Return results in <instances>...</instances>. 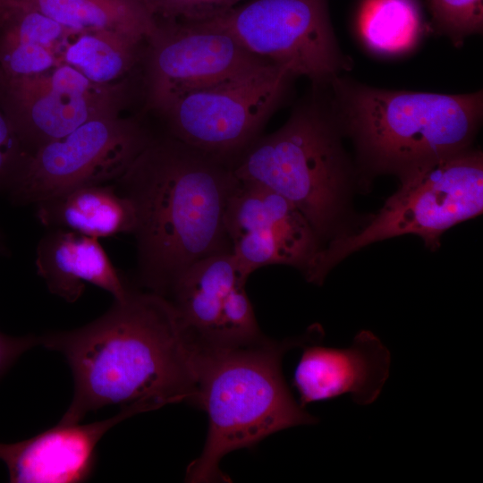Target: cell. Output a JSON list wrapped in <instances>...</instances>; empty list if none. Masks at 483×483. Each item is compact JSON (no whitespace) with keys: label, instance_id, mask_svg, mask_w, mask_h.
I'll list each match as a JSON object with an SVG mask.
<instances>
[{"label":"cell","instance_id":"obj_20","mask_svg":"<svg viewBox=\"0 0 483 483\" xmlns=\"http://www.w3.org/2000/svg\"><path fill=\"white\" fill-rule=\"evenodd\" d=\"M357 24L367 48L384 56L408 53L424 32L418 0H364Z\"/></svg>","mask_w":483,"mask_h":483},{"label":"cell","instance_id":"obj_17","mask_svg":"<svg viewBox=\"0 0 483 483\" xmlns=\"http://www.w3.org/2000/svg\"><path fill=\"white\" fill-rule=\"evenodd\" d=\"M36 217L48 229H64L93 238L133 233L131 201L108 183L87 185L40 200Z\"/></svg>","mask_w":483,"mask_h":483},{"label":"cell","instance_id":"obj_10","mask_svg":"<svg viewBox=\"0 0 483 483\" xmlns=\"http://www.w3.org/2000/svg\"><path fill=\"white\" fill-rule=\"evenodd\" d=\"M147 42L148 105L161 113L182 95L269 63L227 32L200 21H157Z\"/></svg>","mask_w":483,"mask_h":483},{"label":"cell","instance_id":"obj_9","mask_svg":"<svg viewBox=\"0 0 483 483\" xmlns=\"http://www.w3.org/2000/svg\"><path fill=\"white\" fill-rule=\"evenodd\" d=\"M151 139L140 124L115 113L93 118L29 155L8 191L11 201L34 205L75 188L115 181Z\"/></svg>","mask_w":483,"mask_h":483},{"label":"cell","instance_id":"obj_22","mask_svg":"<svg viewBox=\"0 0 483 483\" xmlns=\"http://www.w3.org/2000/svg\"><path fill=\"white\" fill-rule=\"evenodd\" d=\"M431 20L437 32L455 46L483 27V0H428Z\"/></svg>","mask_w":483,"mask_h":483},{"label":"cell","instance_id":"obj_12","mask_svg":"<svg viewBox=\"0 0 483 483\" xmlns=\"http://www.w3.org/2000/svg\"><path fill=\"white\" fill-rule=\"evenodd\" d=\"M293 374L301 406L349 395L360 405L379 396L389 376L391 356L379 338L360 331L346 348L305 344Z\"/></svg>","mask_w":483,"mask_h":483},{"label":"cell","instance_id":"obj_14","mask_svg":"<svg viewBox=\"0 0 483 483\" xmlns=\"http://www.w3.org/2000/svg\"><path fill=\"white\" fill-rule=\"evenodd\" d=\"M36 267L49 292L68 302L82 295L87 284L123 300L131 292L98 239L64 229H49L39 240Z\"/></svg>","mask_w":483,"mask_h":483},{"label":"cell","instance_id":"obj_8","mask_svg":"<svg viewBox=\"0 0 483 483\" xmlns=\"http://www.w3.org/2000/svg\"><path fill=\"white\" fill-rule=\"evenodd\" d=\"M230 34L252 55L326 87L348 66L327 0H250L199 21Z\"/></svg>","mask_w":483,"mask_h":483},{"label":"cell","instance_id":"obj_16","mask_svg":"<svg viewBox=\"0 0 483 483\" xmlns=\"http://www.w3.org/2000/svg\"><path fill=\"white\" fill-rule=\"evenodd\" d=\"M246 281L232 252L218 253L191 265L165 298L175 308L193 343L216 346L226 298Z\"/></svg>","mask_w":483,"mask_h":483},{"label":"cell","instance_id":"obj_4","mask_svg":"<svg viewBox=\"0 0 483 483\" xmlns=\"http://www.w3.org/2000/svg\"><path fill=\"white\" fill-rule=\"evenodd\" d=\"M330 106L363 161L402 175L468 148L483 113L482 91L466 94L389 90L337 76Z\"/></svg>","mask_w":483,"mask_h":483},{"label":"cell","instance_id":"obj_7","mask_svg":"<svg viewBox=\"0 0 483 483\" xmlns=\"http://www.w3.org/2000/svg\"><path fill=\"white\" fill-rule=\"evenodd\" d=\"M294 76L271 63L174 100L161 114L174 138L231 164L257 139Z\"/></svg>","mask_w":483,"mask_h":483},{"label":"cell","instance_id":"obj_19","mask_svg":"<svg viewBox=\"0 0 483 483\" xmlns=\"http://www.w3.org/2000/svg\"><path fill=\"white\" fill-rule=\"evenodd\" d=\"M144 41L148 38L119 31H79L65 46L63 63L90 81L107 86L132 68Z\"/></svg>","mask_w":483,"mask_h":483},{"label":"cell","instance_id":"obj_3","mask_svg":"<svg viewBox=\"0 0 483 483\" xmlns=\"http://www.w3.org/2000/svg\"><path fill=\"white\" fill-rule=\"evenodd\" d=\"M321 337L322 329L313 326L301 337L281 342L263 336L242 345H195V405L208 414V430L201 453L186 470L187 482L229 481L219 466L226 454L318 421L292 395L282 359L290 349Z\"/></svg>","mask_w":483,"mask_h":483},{"label":"cell","instance_id":"obj_5","mask_svg":"<svg viewBox=\"0 0 483 483\" xmlns=\"http://www.w3.org/2000/svg\"><path fill=\"white\" fill-rule=\"evenodd\" d=\"M339 128L329 102L314 90L282 127L257 138L232 163L234 175L292 202L319 240L335 228L345 199L348 167Z\"/></svg>","mask_w":483,"mask_h":483},{"label":"cell","instance_id":"obj_21","mask_svg":"<svg viewBox=\"0 0 483 483\" xmlns=\"http://www.w3.org/2000/svg\"><path fill=\"white\" fill-rule=\"evenodd\" d=\"M3 34L0 45H39L62 55L73 34L53 19L32 10L0 6Z\"/></svg>","mask_w":483,"mask_h":483},{"label":"cell","instance_id":"obj_23","mask_svg":"<svg viewBox=\"0 0 483 483\" xmlns=\"http://www.w3.org/2000/svg\"><path fill=\"white\" fill-rule=\"evenodd\" d=\"M231 242L234 261L247 279L253 271L261 267L286 264L277 241L269 231H248L232 239Z\"/></svg>","mask_w":483,"mask_h":483},{"label":"cell","instance_id":"obj_11","mask_svg":"<svg viewBox=\"0 0 483 483\" xmlns=\"http://www.w3.org/2000/svg\"><path fill=\"white\" fill-rule=\"evenodd\" d=\"M7 81L20 111L13 126L21 142L34 147L30 153L93 118L114 114L111 89L90 81L65 63L37 75Z\"/></svg>","mask_w":483,"mask_h":483},{"label":"cell","instance_id":"obj_1","mask_svg":"<svg viewBox=\"0 0 483 483\" xmlns=\"http://www.w3.org/2000/svg\"><path fill=\"white\" fill-rule=\"evenodd\" d=\"M60 352L74 392L61 423L119 404L142 413L167 404L195 405V345L175 308L152 292L130 293L88 325L39 337Z\"/></svg>","mask_w":483,"mask_h":483},{"label":"cell","instance_id":"obj_15","mask_svg":"<svg viewBox=\"0 0 483 483\" xmlns=\"http://www.w3.org/2000/svg\"><path fill=\"white\" fill-rule=\"evenodd\" d=\"M230 240L254 230L269 231L277 241L286 265L303 271L319 250L318 238L301 211L266 187L239 181L225 215Z\"/></svg>","mask_w":483,"mask_h":483},{"label":"cell","instance_id":"obj_18","mask_svg":"<svg viewBox=\"0 0 483 483\" xmlns=\"http://www.w3.org/2000/svg\"><path fill=\"white\" fill-rule=\"evenodd\" d=\"M38 12L75 31L113 30L149 38L157 20L147 0H0Z\"/></svg>","mask_w":483,"mask_h":483},{"label":"cell","instance_id":"obj_25","mask_svg":"<svg viewBox=\"0 0 483 483\" xmlns=\"http://www.w3.org/2000/svg\"><path fill=\"white\" fill-rule=\"evenodd\" d=\"M242 0H147L155 17L166 21H199L224 13Z\"/></svg>","mask_w":483,"mask_h":483},{"label":"cell","instance_id":"obj_6","mask_svg":"<svg viewBox=\"0 0 483 483\" xmlns=\"http://www.w3.org/2000/svg\"><path fill=\"white\" fill-rule=\"evenodd\" d=\"M401 176L400 189L359 233L339 236L318 250L305 269L320 284L328 271L349 254L372 242L417 234L436 248L440 235L475 217L483 208V159L469 148L421 165Z\"/></svg>","mask_w":483,"mask_h":483},{"label":"cell","instance_id":"obj_13","mask_svg":"<svg viewBox=\"0 0 483 483\" xmlns=\"http://www.w3.org/2000/svg\"><path fill=\"white\" fill-rule=\"evenodd\" d=\"M121 408L114 416L89 424L61 423L26 440L0 443V462L14 483H77L92 475L97 446L114 426L136 415Z\"/></svg>","mask_w":483,"mask_h":483},{"label":"cell","instance_id":"obj_24","mask_svg":"<svg viewBox=\"0 0 483 483\" xmlns=\"http://www.w3.org/2000/svg\"><path fill=\"white\" fill-rule=\"evenodd\" d=\"M0 63L7 80L45 72L63 63L62 55L39 45H0Z\"/></svg>","mask_w":483,"mask_h":483},{"label":"cell","instance_id":"obj_2","mask_svg":"<svg viewBox=\"0 0 483 483\" xmlns=\"http://www.w3.org/2000/svg\"><path fill=\"white\" fill-rule=\"evenodd\" d=\"M132 203L139 278L165 297L196 262L232 252L225 215L239 183L232 164L170 135L151 139L115 181Z\"/></svg>","mask_w":483,"mask_h":483},{"label":"cell","instance_id":"obj_27","mask_svg":"<svg viewBox=\"0 0 483 483\" xmlns=\"http://www.w3.org/2000/svg\"><path fill=\"white\" fill-rule=\"evenodd\" d=\"M39 344V337H12L0 333V377L26 351Z\"/></svg>","mask_w":483,"mask_h":483},{"label":"cell","instance_id":"obj_26","mask_svg":"<svg viewBox=\"0 0 483 483\" xmlns=\"http://www.w3.org/2000/svg\"><path fill=\"white\" fill-rule=\"evenodd\" d=\"M13 123L0 113V191H9L29 157Z\"/></svg>","mask_w":483,"mask_h":483},{"label":"cell","instance_id":"obj_28","mask_svg":"<svg viewBox=\"0 0 483 483\" xmlns=\"http://www.w3.org/2000/svg\"><path fill=\"white\" fill-rule=\"evenodd\" d=\"M4 250V239H3L2 233H0V253H2Z\"/></svg>","mask_w":483,"mask_h":483}]
</instances>
